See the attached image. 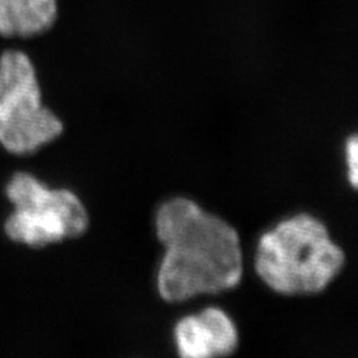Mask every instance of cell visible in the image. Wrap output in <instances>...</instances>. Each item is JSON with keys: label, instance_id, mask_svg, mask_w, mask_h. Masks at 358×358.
I'll return each mask as SVG.
<instances>
[{"label": "cell", "instance_id": "1", "mask_svg": "<svg viewBox=\"0 0 358 358\" xmlns=\"http://www.w3.org/2000/svg\"><path fill=\"white\" fill-rule=\"evenodd\" d=\"M157 235L165 248L158 291L169 303L236 287L243 252L235 229L186 198H174L157 211Z\"/></svg>", "mask_w": 358, "mask_h": 358}, {"label": "cell", "instance_id": "2", "mask_svg": "<svg viewBox=\"0 0 358 358\" xmlns=\"http://www.w3.org/2000/svg\"><path fill=\"white\" fill-rule=\"evenodd\" d=\"M344 251L319 219L299 214L266 232L257 244L255 268L275 292L312 294L324 291L344 266Z\"/></svg>", "mask_w": 358, "mask_h": 358}, {"label": "cell", "instance_id": "3", "mask_svg": "<svg viewBox=\"0 0 358 358\" xmlns=\"http://www.w3.org/2000/svg\"><path fill=\"white\" fill-rule=\"evenodd\" d=\"M63 131L59 117L41 103L36 71L26 53L0 56V145L26 155L56 140Z\"/></svg>", "mask_w": 358, "mask_h": 358}, {"label": "cell", "instance_id": "4", "mask_svg": "<svg viewBox=\"0 0 358 358\" xmlns=\"http://www.w3.org/2000/svg\"><path fill=\"white\" fill-rule=\"evenodd\" d=\"M7 196L15 208L4 230L13 242L44 247L77 238L88 229V213L76 194L50 189L31 174H15Z\"/></svg>", "mask_w": 358, "mask_h": 358}, {"label": "cell", "instance_id": "5", "mask_svg": "<svg viewBox=\"0 0 358 358\" xmlns=\"http://www.w3.org/2000/svg\"><path fill=\"white\" fill-rule=\"evenodd\" d=\"M174 338L179 356L186 358L229 356L239 343L234 321L219 308H207L179 320Z\"/></svg>", "mask_w": 358, "mask_h": 358}, {"label": "cell", "instance_id": "6", "mask_svg": "<svg viewBox=\"0 0 358 358\" xmlns=\"http://www.w3.org/2000/svg\"><path fill=\"white\" fill-rule=\"evenodd\" d=\"M57 19V0H0V35L32 38L51 29Z\"/></svg>", "mask_w": 358, "mask_h": 358}, {"label": "cell", "instance_id": "7", "mask_svg": "<svg viewBox=\"0 0 358 358\" xmlns=\"http://www.w3.org/2000/svg\"><path fill=\"white\" fill-rule=\"evenodd\" d=\"M346 166L349 182L356 189L358 185V142L356 136L346 142Z\"/></svg>", "mask_w": 358, "mask_h": 358}]
</instances>
